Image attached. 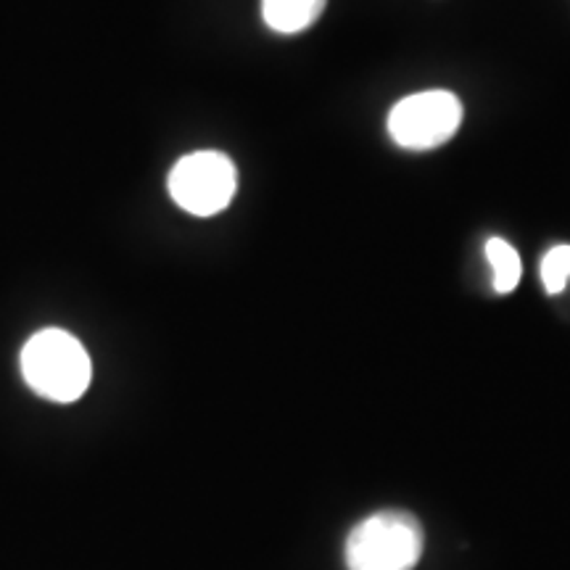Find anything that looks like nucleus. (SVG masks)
I'll use <instances>...</instances> for the list:
<instances>
[{
    "label": "nucleus",
    "instance_id": "6",
    "mask_svg": "<svg viewBox=\"0 0 570 570\" xmlns=\"http://www.w3.org/2000/svg\"><path fill=\"white\" fill-rule=\"evenodd\" d=\"M487 259L489 265L494 267L497 294H510V291H515L520 283V275H523V267H520V256L515 248H512L504 238H489Z\"/></svg>",
    "mask_w": 570,
    "mask_h": 570
},
{
    "label": "nucleus",
    "instance_id": "4",
    "mask_svg": "<svg viewBox=\"0 0 570 570\" xmlns=\"http://www.w3.org/2000/svg\"><path fill=\"white\" fill-rule=\"evenodd\" d=\"M167 185L180 209L196 217H212L230 206L238 190V173L225 154L196 151L175 164Z\"/></svg>",
    "mask_w": 570,
    "mask_h": 570
},
{
    "label": "nucleus",
    "instance_id": "5",
    "mask_svg": "<svg viewBox=\"0 0 570 570\" xmlns=\"http://www.w3.org/2000/svg\"><path fill=\"white\" fill-rule=\"evenodd\" d=\"M327 0H262V19L273 32L296 35L323 17Z\"/></svg>",
    "mask_w": 570,
    "mask_h": 570
},
{
    "label": "nucleus",
    "instance_id": "7",
    "mask_svg": "<svg viewBox=\"0 0 570 570\" xmlns=\"http://www.w3.org/2000/svg\"><path fill=\"white\" fill-rule=\"evenodd\" d=\"M570 281V244H558L541 259V283L547 294H562Z\"/></svg>",
    "mask_w": 570,
    "mask_h": 570
},
{
    "label": "nucleus",
    "instance_id": "3",
    "mask_svg": "<svg viewBox=\"0 0 570 570\" xmlns=\"http://www.w3.org/2000/svg\"><path fill=\"white\" fill-rule=\"evenodd\" d=\"M462 125V104L454 92L425 90L402 98L389 114V135L407 151H431L454 138Z\"/></svg>",
    "mask_w": 570,
    "mask_h": 570
},
{
    "label": "nucleus",
    "instance_id": "1",
    "mask_svg": "<svg viewBox=\"0 0 570 570\" xmlns=\"http://www.w3.org/2000/svg\"><path fill=\"white\" fill-rule=\"evenodd\" d=\"M423 550V525L412 512L381 510L348 531L344 560L348 570H412Z\"/></svg>",
    "mask_w": 570,
    "mask_h": 570
},
{
    "label": "nucleus",
    "instance_id": "2",
    "mask_svg": "<svg viewBox=\"0 0 570 570\" xmlns=\"http://www.w3.org/2000/svg\"><path fill=\"white\" fill-rule=\"evenodd\" d=\"M21 375L35 394L51 402H77L90 386L92 365L85 346L71 333L48 327L21 348Z\"/></svg>",
    "mask_w": 570,
    "mask_h": 570
}]
</instances>
